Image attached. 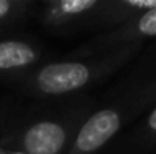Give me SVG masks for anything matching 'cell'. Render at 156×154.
<instances>
[{
  "mask_svg": "<svg viewBox=\"0 0 156 154\" xmlns=\"http://www.w3.org/2000/svg\"><path fill=\"white\" fill-rule=\"evenodd\" d=\"M90 81V68L78 61L50 63L37 73L35 85L45 94H65Z\"/></svg>",
  "mask_w": 156,
  "mask_h": 154,
  "instance_id": "cell-1",
  "label": "cell"
},
{
  "mask_svg": "<svg viewBox=\"0 0 156 154\" xmlns=\"http://www.w3.org/2000/svg\"><path fill=\"white\" fill-rule=\"evenodd\" d=\"M120 126L121 118L115 109L96 111L80 128L75 142H73V151L76 154L95 152L96 149L105 146V142H108L118 133Z\"/></svg>",
  "mask_w": 156,
  "mask_h": 154,
  "instance_id": "cell-2",
  "label": "cell"
},
{
  "mask_svg": "<svg viewBox=\"0 0 156 154\" xmlns=\"http://www.w3.org/2000/svg\"><path fill=\"white\" fill-rule=\"evenodd\" d=\"M66 141V131L53 121H40L25 131L22 138L23 152L27 154H58Z\"/></svg>",
  "mask_w": 156,
  "mask_h": 154,
  "instance_id": "cell-3",
  "label": "cell"
},
{
  "mask_svg": "<svg viewBox=\"0 0 156 154\" xmlns=\"http://www.w3.org/2000/svg\"><path fill=\"white\" fill-rule=\"evenodd\" d=\"M37 51L28 43L18 40L0 42V70H18L35 61Z\"/></svg>",
  "mask_w": 156,
  "mask_h": 154,
  "instance_id": "cell-4",
  "label": "cell"
},
{
  "mask_svg": "<svg viewBox=\"0 0 156 154\" xmlns=\"http://www.w3.org/2000/svg\"><path fill=\"white\" fill-rule=\"evenodd\" d=\"M96 5H98L96 0H62L57 5V12L62 17H73L91 10Z\"/></svg>",
  "mask_w": 156,
  "mask_h": 154,
  "instance_id": "cell-5",
  "label": "cell"
},
{
  "mask_svg": "<svg viewBox=\"0 0 156 154\" xmlns=\"http://www.w3.org/2000/svg\"><path fill=\"white\" fill-rule=\"evenodd\" d=\"M138 32L146 36H156V9L144 12L138 20Z\"/></svg>",
  "mask_w": 156,
  "mask_h": 154,
  "instance_id": "cell-6",
  "label": "cell"
},
{
  "mask_svg": "<svg viewBox=\"0 0 156 154\" xmlns=\"http://www.w3.org/2000/svg\"><path fill=\"white\" fill-rule=\"evenodd\" d=\"M125 3L131 9H140V10H144V12L156 9V0H126Z\"/></svg>",
  "mask_w": 156,
  "mask_h": 154,
  "instance_id": "cell-7",
  "label": "cell"
},
{
  "mask_svg": "<svg viewBox=\"0 0 156 154\" xmlns=\"http://www.w3.org/2000/svg\"><path fill=\"white\" fill-rule=\"evenodd\" d=\"M10 10H12V3L9 0H0V18L7 17Z\"/></svg>",
  "mask_w": 156,
  "mask_h": 154,
  "instance_id": "cell-8",
  "label": "cell"
},
{
  "mask_svg": "<svg viewBox=\"0 0 156 154\" xmlns=\"http://www.w3.org/2000/svg\"><path fill=\"white\" fill-rule=\"evenodd\" d=\"M148 126H150L153 131H156V108L151 111L150 118H148Z\"/></svg>",
  "mask_w": 156,
  "mask_h": 154,
  "instance_id": "cell-9",
  "label": "cell"
},
{
  "mask_svg": "<svg viewBox=\"0 0 156 154\" xmlns=\"http://www.w3.org/2000/svg\"><path fill=\"white\" fill-rule=\"evenodd\" d=\"M9 154H27V152H23V151H15V152H9Z\"/></svg>",
  "mask_w": 156,
  "mask_h": 154,
  "instance_id": "cell-10",
  "label": "cell"
}]
</instances>
